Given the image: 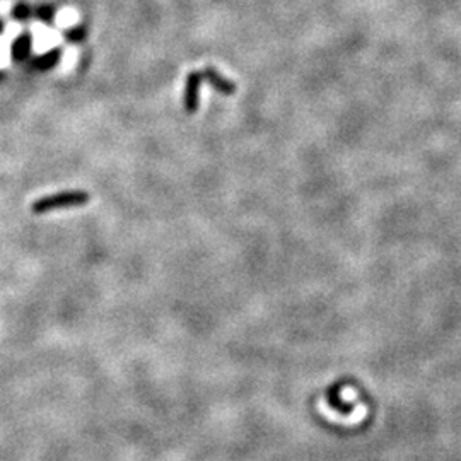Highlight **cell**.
Wrapping results in <instances>:
<instances>
[{
	"mask_svg": "<svg viewBox=\"0 0 461 461\" xmlns=\"http://www.w3.org/2000/svg\"><path fill=\"white\" fill-rule=\"evenodd\" d=\"M204 83V77L202 72L193 70L186 76L184 81V96H183V106L184 111L188 115H195L198 111V106H200V87Z\"/></svg>",
	"mask_w": 461,
	"mask_h": 461,
	"instance_id": "obj_2",
	"label": "cell"
},
{
	"mask_svg": "<svg viewBox=\"0 0 461 461\" xmlns=\"http://www.w3.org/2000/svg\"><path fill=\"white\" fill-rule=\"evenodd\" d=\"M60 58H62V50L53 48L31 60L30 67L34 70H40V72H46V70H52L60 62Z\"/></svg>",
	"mask_w": 461,
	"mask_h": 461,
	"instance_id": "obj_5",
	"label": "cell"
},
{
	"mask_svg": "<svg viewBox=\"0 0 461 461\" xmlns=\"http://www.w3.org/2000/svg\"><path fill=\"white\" fill-rule=\"evenodd\" d=\"M87 33L89 31H87L86 24H77V26H72L69 31H65V40L70 45H81L86 41Z\"/></svg>",
	"mask_w": 461,
	"mask_h": 461,
	"instance_id": "obj_6",
	"label": "cell"
},
{
	"mask_svg": "<svg viewBox=\"0 0 461 461\" xmlns=\"http://www.w3.org/2000/svg\"><path fill=\"white\" fill-rule=\"evenodd\" d=\"M2 33H3V23L0 21V34H2Z\"/></svg>",
	"mask_w": 461,
	"mask_h": 461,
	"instance_id": "obj_9",
	"label": "cell"
},
{
	"mask_svg": "<svg viewBox=\"0 0 461 461\" xmlns=\"http://www.w3.org/2000/svg\"><path fill=\"white\" fill-rule=\"evenodd\" d=\"M2 81H3V72H2V70H0V83H2Z\"/></svg>",
	"mask_w": 461,
	"mask_h": 461,
	"instance_id": "obj_10",
	"label": "cell"
},
{
	"mask_svg": "<svg viewBox=\"0 0 461 461\" xmlns=\"http://www.w3.org/2000/svg\"><path fill=\"white\" fill-rule=\"evenodd\" d=\"M31 45H33V36H31L30 33H21L19 36L14 40L12 46H10V53H12L14 62L21 63L24 62V60L30 58Z\"/></svg>",
	"mask_w": 461,
	"mask_h": 461,
	"instance_id": "obj_4",
	"label": "cell"
},
{
	"mask_svg": "<svg viewBox=\"0 0 461 461\" xmlns=\"http://www.w3.org/2000/svg\"><path fill=\"white\" fill-rule=\"evenodd\" d=\"M55 14L56 10L53 6H38L36 9H33V16L45 24H52L55 21Z\"/></svg>",
	"mask_w": 461,
	"mask_h": 461,
	"instance_id": "obj_7",
	"label": "cell"
},
{
	"mask_svg": "<svg viewBox=\"0 0 461 461\" xmlns=\"http://www.w3.org/2000/svg\"><path fill=\"white\" fill-rule=\"evenodd\" d=\"M202 77H204V81H207L215 91L221 92V94L231 96L236 92V84H234L231 79H228V77L222 76V74H219L214 67H205L204 72H202Z\"/></svg>",
	"mask_w": 461,
	"mask_h": 461,
	"instance_id": "obj_3",
	"label": "cell"
},
{
	"mask_svg": "<svg viewBox=\"0 0 461 461\" xmlns=\"http://www.w3.org/2000/svg\"><path fill=\"white\" fill-rule=\"evenodd\" d=\"M91 200V195L84 190H69L60 191V193L48 195V197L38 198L31 205L33 214H46V212L60 211V208H72L83 207Z\"/></svg>",
	"mask_w": 461,
	"mask_h": 461,
	"instance_id": "obj_1",
	"label": "cell"
},
{
	"mask_svg": "<svg viewBox=\"0 0 461 461\" xmlns=\"http://www.w3.org/2000/svg\"><path fill=\"white\" fill-rule=\"evenodd\" d=\"M12 17L16 21H28L30 17H33V7L28 3H17L12 9Z\"/></svg>",
	"mask_w": 461,
	"mask_h": 461,
	"instance_id": "obj_8",
	"label": "cell"
}]
</instances>
